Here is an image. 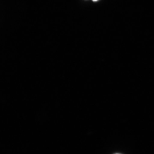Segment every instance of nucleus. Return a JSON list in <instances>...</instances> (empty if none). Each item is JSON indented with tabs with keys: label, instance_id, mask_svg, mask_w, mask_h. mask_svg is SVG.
<instances>
[{
	"label": "nucleus",
	"instance_id": "1",
	"mask_svg": "<svg viewBox=\"0 0 154 154\" xmlns=\"http://www.w3.org/2000/svg\"><path fill=\"white\" fill-rule=\"evenodd\" d=\"M93 1H97V0H93Z\"/></svg>",
	"mask_w": 154,
	"mask_h": 154
}]
</instances>
